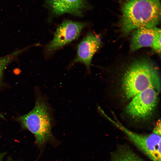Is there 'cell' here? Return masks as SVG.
<instances>
[{
    "instance_id": "obj_7",
    "label": "cell",
    "mask_w": 161,
    "mask_h": 161,
    "mask_svg": "<svg viewBox=\"0 0 161 161\" xmlns=\"http://www.w3.org/2000/svg\"><path fill=\"white\" fill-rule=\"evenodd\" d=\"M150 47L156 52H161V30L156 27H140L133 31L130 51H135L141 48Z\"/></svg>"
},
{
    "instance_id": "obj_11",
    "label": "cell",
    "mask_w": 161,
    "mask_h": 161,
    "mask_svg": "<svg viewBox=\"0 0 161 161\" xmlns=\"http://www.w3.org/2000/svg\"><path fill=\"white\" fill-rule=\"evenodd\" d=\"M14 54L12 55L7 56L3 57L0 58V83L3 70L6 66L10 62L14 55Z\"/></svg>"
},
{
    "instance_id": "obj_1",
    "label": "cell",
    "mask_w": 161,
    "mask_h": 161,
    "mask_svg": "<svg viewBox=\"0 0 161 161\" xmlns=\"http://www.w3.org/2000/svg\"><path fill=\"white\" fill-rule=\"evenodd\" d=\"M120 9L121 30L125 35L140 27H156L160 21V0H123Z\"/></svg>"
},
{
    "instance_id": "obj_2",
    "label": "cell",
    "mask_w": 161,
    "mask_h": 161,
    "mask_svg": "<svg viewBox=\"0 0 161 161\" xmlns=\"http://www.w3.org/2000/svg\"><path fill=\"white\" fill-rule=\"evenodd\" d=\"M122 88L127 99L150 88L160 91L158 70L151 61L145 59L134 61L127 68L122 79Z\"/></svg>"
},
{
    "instance_id": "obj_4",
    "label": "cell",
    "mask_w": 161,
    "mask_h": 161,
    "mask_svg": "<svg viewBox=\"0 0 161 161\" xmlns=\"http://www.w3.org/2000/svg\"><path fill=\"white\" fill-rule=\"evenodd\" d=\"M105 117L128 136L133 143L152 161H161V136L153 132L146 134L133 132L107 115Z\"/></svg>"
},
{
    "instance_id": "obj_12",
    "label": "cell",
    "mask_w": 161,
    "mask_h": 161,
    "mask_svg": "<svg viewBox=\"0 0 161 161\" xmlns=\"http://www.w3.org/2000/svg\"><path fill=\"white\" fill-rule=\"evenodd\" d=\"M152 132L161 135V120H159L157 122Z\"/></svg>"
},
{
    "instance_id": "obj_5",
    "label": "cell",
    "mask_w": 161,
    "mask_h": 161,
    "mask_svg": "<svg viewBox=\"0 0 161 161\" xmlns=\"http://www.w3.org/2000/svg\"><path fill=\"white\" fill-rule=\"evenodd\" d=\"M87 23L70 20L64 21L58 27L53 39L45 46V53L49 56L64 46L76 39Z\"/></svg>"
},
{
    "instance_id": "obj_3",
    "label": "cell",
    "mask_w": 161,
    "mask_h": 161,
    "mask_svg": "<svg viewBox=\"0 0 161 161\" xmlns=\"http://www.w3.org/2000/svg\"><path fill=\"white\" fill-rule=\"evenodd\" d=\"M49 111L46 102L39 97L31 111L18 118L23 127L34 135L36 144L40 148L53 138Z\"/></svg>"
},
{
    "instance_id": "obj_14",
    "label": "cell",
    "mask_w": 161,
    "mask_h": 161,
    "mask_svg": "<svg viewBox=\"0 0 161 161\" xmlns=\"http://www.w3.org/2000/svg\"><path fill=\"white\" fill-rule=\"evenodd\" d=\"M7 161H17V160H12L11 159H9Z\"/></svg>"
},
{
    "instance_id": "obj_9",
    "label": "cell",
    "mask_w": 161,
    "mask_h": 161,
    "mask_svg": "<svg viewBox=\"0 0 161 161\" xmlns=\"http://www.w3.org/2000/svg\"><path fill=\"white\" fill-rule=\"evenodd\" d=\"M52 13L56 16L68 13L81 16L86 5V0H47Z\"/></svg>"
},
{
    "instance_id": "obj_13",
    "label": "cell",
    "mask_w": 161,
    "mask_h": 161,
    "mask_svg": "<svg viewBox=\"0 0 161 161\" xmlns=\"http://www.w3.org/2000/svg\"><path fill=\"white\" fill-rule=\"evenodd\" d=\"M6 154L5 152L0 153V161H1L3 158Z\"/></svg>"
},
{
    "instance_id": "obj_10",
    "label": "cell",
    "mask_w": 161,
    "mask_h": 161,
    "mask_svg": "<svg viewBox=\"0 0 161 161\" xmlns=\"http://www.w3.org/2000/svg\"><path fill=\"white\" fill-rule=\"evenodd\" d=\"M111 161H144L129 147L123 145L118 147L112 154Z\"/></svg>"
},
{
    "instance_id": "obj_8",
    "label": "cell",
    "mask_w": 161,
    "mask_h": 161,
    "mask_svg": "<svg viewBox=\"0 0 161 161\" xmlns=\"http://www.w3.org/2000/svg\"><path fill=\"white\" fill-rule=\"evenodd\" d=\"M101 44L99 35L92 32L88 33L78 45L77 56L72 65L77 62L83 63L89 71L92 57Z\"/></svg>"
},
{
    "instance_id": "obj_6",
    "label": "cell",
    "mask_w": 161,
    "mask_h": 161,
    "mask_svg": "<svg viewBox=\"0 0 161 161\" xmlns=\"http://www.w3.org/2000/svg\"><path fill=\"white\" fill-rule=\"evenodd\" d=\"M158 93L155 89L150 88L134 95L126 107V113L137 119H144L150 116L157 102Z\"/></svg>"
}]
</instances>
